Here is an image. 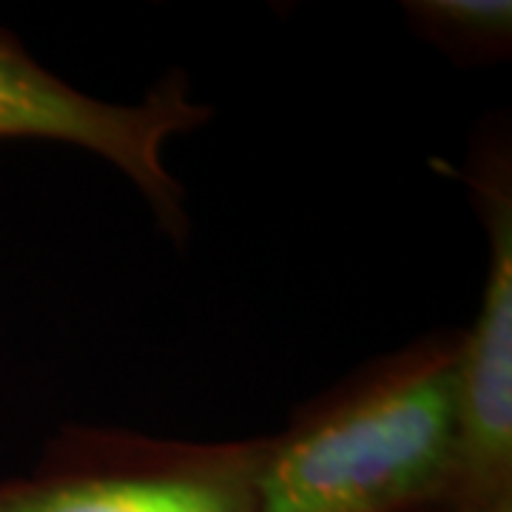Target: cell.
Masks as SVG:
<instances>
[{
  "label": "cell",
  "mask_w": 512,
  "mask_h": 512,
  "mask_svg": "<svg viewBox=\"0 0 512 512\" xmlns=\"http://www.w3.org/2000/svg\"><path fill=\"white\" fill-rule=\"evenodd\" d=\"M461 470V330L367 362L262 436L256 512H421Z\"/></svg>",
  "instance_id": "obj_1"
},
{
  "label": "cell",
  "mask_w": 512,
  "mask_h": 512,
  "mask_svg": "<svg viewBox=\"0 0 512 512\" xmlns=\"http://www.w3.org/2000/svg\"><path fill=\"white\" fill-rule=\"evenodd\" d=\"M262 436L183 441L66 424L26 476L0 481V512H256Z\"/></svg>",
  "instance_id": "obj_2"
},
{
  "label": "cell",
  "mask_w": 512,
  "mask_h": 512,
  "mask_svg": "<svg viewBox=\"0 0 512 512\" xmlns=\"http://www.w3.org/2000/svg\"><path fill=\"white\" fill-rule=\"evenodd\" d=\"M211 117L214 109L194 97L183 69L160 77L140 103H111L49 72L18 37L0 29V140H52L106 160L140 191L174 242L188 237V208L165 148L208 126Z\"/></svg>",
  "instance_id": "obj_3"
},
{
  "label": "cell",
  "mask_w": 512,
  "mask_h": 512,
  "mask_svg": "<svg viewBox=\"0 0 512 512\" xmlns=\"http://www.w3.org/2000/svg\"><path fill=\"white\" fill-rule=\"evenodd\" d=\"M464 180L490 248L476 322L461 330L458 484L512 481V151L507 126L473 143Z\"/></svg>",
  "instance_id": "obj_4"
},
{
  "label": "cell",
  "mask_w": 512,
  "mask_h": 512,
  "mask_svg": "<svg viewBox=\"0 0 512 512\" xmlns=\"http://www.w3.org/2000/svg\"><path fill=\"white\" fill-rule=\"evenodd\" d=\"M404 18L413 35L464 66H490L512 52L507 0H410Z\"/></svg>",
  "instance_id": "obj_5"
},
{
  "label": "cell",
  "mask_w": 512,
  "mask_h": 512,
  "mask_svg": "<svg viewBox=\"0 0 512 512\" xmlns=\"http://www.w3.org/2000/svg\"><path fill=\"white\" fill-rule=\"evenodd\" d=\"M421 512H512V481L478 487L458 484Z\"/></svg>",
  "instance_id": "obj_6"
}]
</instances>
